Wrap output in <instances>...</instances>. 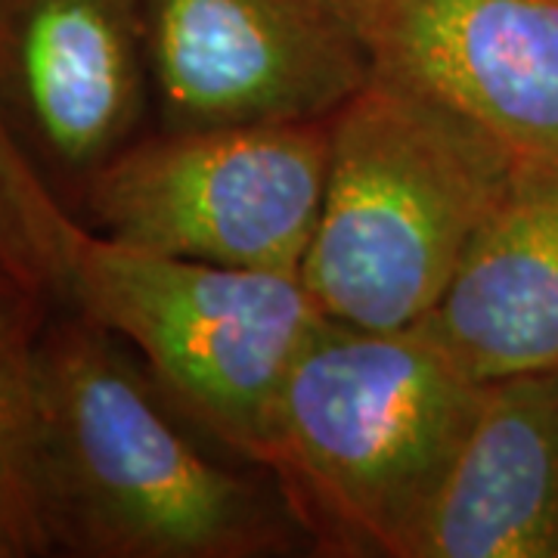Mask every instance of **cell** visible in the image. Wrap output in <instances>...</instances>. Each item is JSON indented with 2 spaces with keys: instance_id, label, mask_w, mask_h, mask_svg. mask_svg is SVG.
Returning <instances> with one entry per match:
<instances>
[{
  "instance_id": "obj_12",
  "label": "cell",
  "mask_w": 558,
  "mask_h": 558,
  "mask_svg": "<svg viewBox=\"0 0 558 558\" xmlns=\"http://www.w3.org/2000/svg\"><path fill=\"white\" fill-rule=\"evenodd\" d=\"M84 233L0 119V270L38 301H65Z\"/></svg>"
},
{
  "instance_id": "obj_7",
  "label": "cell",
  "mask_w": 558,
  "mask_h": 558,
  "mask_svg": "<svg viewBox=\"0 0 558 558\" xmlns=\"http://www.w3.org/2000/svg\"><path fill=\"white\" fill-rule=\"evenodd\" d=\"M149 106L146 0H0V119L72 215Z\"/></svg>"
},
{
  "instance_id": "obj_9",
  "label": "cell",
  "mask_w": 558,
  "mask_h": 558,
  "mask_svg": "<svg viewBox=\"0 0 558 558\" xmlns=\"http://www.w3.org/2000/svg\"><path fill=\"white\" fill-rule=\"evenodd\" d=\"M407 558H558V369L484 381Z\"/></svg>"
},
{
  "instance_id": "obj_5",
  "label": "cell",
  "mask_w": 558,
  "mask_h": 558,
  "mask_svg": "<svg viewBox=\"0 0 558 558\" xmlns=\"http://www.w3.org/2000/svg\"><path fill=\"white\" fill-rule=\"evenodd\" d=\"M326 165L329 121L161 128L94 178L81 223L137 252L301 277Z\"/></svg>"
},
{
  "instance_id": "obj_13",
  "label": "cell",
  "mask_w": 558,
  "mask_h": 558,
  "mask_svg": "<svg viewBox=\"0 0 558 558\" xmlns=\"http://www.w3.org/2000/svg\"><path fill=\"white\" fill-rule=\"evenodd\" d=\"M3 286H16V282H13V279H10L7 274H3V270H0V289H3Z\"/></svg>"
},
{
  "instance_id": "obj_8",
  "label": "cell",
  "mask_w": 558,
  "mask_h": 558,
  "mask_svg": "<svg viewBox=\"0 0 558 558\" xmlns=\"http://www.w3.org/2000/svg\"><path fill=\"white\" fill-rule=\"evenodd\" d=\"M373 65L558 171V0H351Z\"/></svg>"
},
{
  "instance_id": "obj_4",
  "label": "cell",
  "mask_w": 558,
  "mask_h": 558,
  "mask_svg": "<svg viewBox=\"0 0 558 558\" xmlns=\"http://www.w3.org/2000/svg\"><path fill=\"white\" fill-rule=\"evenodd\" d=\"M65 304L128 341L183 416L255 465L295 360L329 319L301 277L137 252L94 230Z\"/></svg>"
},
{
  "instance_id": "obj_3",
  "label": "cell",
  "mask_w": 558,
  "mask_h": 558,
  "mask_svg": "<svg viewBox=\"0 0 558 558\" xmlns=\"http://www.w3.org/2000/svg\"><path fill=\"white\" fill-rule=\"evenodd\" d=\"M481 391L416 326L326 319L282 388L264 469L317 553L407 558Z\"/></svg>"
},
{
  "instance_id": "obj_11",
  "label": "cell",
  "mask_w": 558,
  "mask_h": 558,
  "mask_svg": "<svg viewBox=\"0 0 558 558\" xmlns=\"http://www.w3.org/2000/svg\"><path fill=\"white\" fill-rule=\"evenodd\" d=\"M40 304L20 286L0 289V558L53 556L38 469Z\"/></svg>"
},
{
  "instance_id": "obj_2",
  "label": "cell",
  "mask_w": 558,
  "mask_h": 558,
  "mask_svg": "<svg viewBox=\"0 0 558 558\" xmlns=\"http://www.w3.org/2000/svg\"><path fill=\"white\" fill-rule=\"evenodd\" d=\"M527 165L478 121L376 69L329 119L326 193L301 282L360 329H410Z\"/></svg>"
},
{
  "instance_id": "obj_10",
  "label": "cell",
  "mask_w": 558,
  "mask_h": 558,
  "mask_svg": "<svg viewBox=\"0 0 558 558\" xmlns=\"http://www.w3.org/2000/svg\"><path fill=\"white\" fill-rule=\"evenodd\" d=\"M416 329L481 385L558 369V171H521Z\"/></svg>"
},
{
  "instance_id": "obj_1",
  "label": "cell",
  "mask_w": 558,
  "mask_h": 558,
  "mask_svg": "<svg viewBox=\"0 0 558 558\" xmlns=\"http://www.w3.org/2000/svg\"><path fill=\"white\" fill-rule=\"evenodd\" d=\"M38 425L50 553L264 558L307 543L279 487L211 457L137 351L75 307L38 332Z\"/></svg>"
},
{
  "instance_id": "obj_6",
  "label": "cell",
  "mask_w": 558,
  "mask_h": 558,
  "mask_svg": "<svg viewBox=\"0 0 558 558\" xmlns=\"http://www.w3.org/2000/svg\"><path fill=\"white\" fill-rule=\"evenodd\" d=\"M161 128L329 121L376 65L351 0H146Z\"/></svg>"
}]
</instances>
